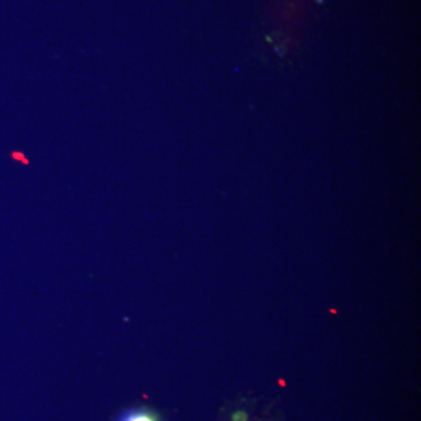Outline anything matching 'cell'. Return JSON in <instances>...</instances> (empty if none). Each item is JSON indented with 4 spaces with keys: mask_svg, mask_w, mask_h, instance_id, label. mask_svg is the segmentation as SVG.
Masks as SVG:
<instances>
[{
    "mask_svg": "<svg viewBox=\"0 0 421 421\" xmlns=\"http://www.w3.org/2000/svg\"><path fill=\"white\" fill-rule=\"evenodd\" d=\"M116 421H159L157 415L145 408H132L123 412Z\"/></svg>",
    "mask_w": 421,
    "mask_h": 421,
    "instance_id": "1",
    "label": "cell"
},
{
    "mask_svg": "<svg viewBox=\"0 0 421 421\" xmlns=\"http://www.w3.org/2000/svg\"><path fill=\"white\" fill-rule=\"evenodd\" d=\"M232 421H248V417L244 411H237L232 415Z\"/></svg>",
    "mask_w": 421,
    "mask_h": 421,
    "instance_id": "2",
    "label": "cell"
}]
</instances>
